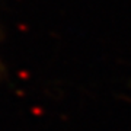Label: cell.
Listing matches in <instances>:
<instances>
[{
	"instance_id": "6da1fadb",
	"label": "cell",
	"mask_w": 131,
	"mask_h": 131,
	"mask_svg": "<svg viewBox=\"0 0 131 131\" xmlns=\"http://www.w3.org/2000/svg\"><path fill=\"white\" fill-rule=\"evenodd\" d=\"M5 74V67H3V61H2V58H0V77Z\"/></svg>"
}]
</instances>
